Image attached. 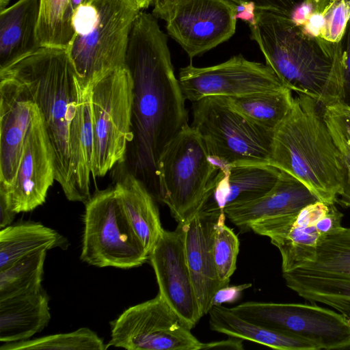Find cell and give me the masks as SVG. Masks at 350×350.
<instances>
[{"label":"cell","mask_w":350,"mask_h":350,"mask_svg":"<svg viewBox=\"0 0 350 350\" xmlns=\"http://www.w3.org/2000/svg\"><path fill=\"white\" fill-rule=\"evenodd\" d=\"M125 66L133 83L129 172L158 199L159 160L189 124L186 99L174 75L167 36L153 14L140 11L135 19Z\"/></svg>","instance_id":"6da1fadb"},{"label":"cell","mask_w":350,"mask_h":350,"mask_svg":"<svg viewBox=\"0 0 350 350\" xmlns=\"http://www.w3.org/2000/svg\"><path fill=\"white\" fill-rule=\"evenodd\" d=\"M0 76L18 80L38 106L51 148L55 179L67 199L86 203L90 198V174L80 144L84 87L66 49L41 47L0 70Z\"/></svg>","instance_id":"7a4b0ae2"},{"label":"cell","mask_w":350,"mask_h":350,"mask_svg":"<svg viewBox=\"0 0 350 350\" xmlns=\"http://www.w3.org/2000/svg\"><path fill=\"white\" fill-rule=\"evenodd\" d=\"M249 26L266 64L286 88L323 109L341 100L342 41L310 36L291 16L271 11L253 10Z\"/></svg>","instance_id":"3957f363"},{"label":"cell","mask_w":350,"mask_h":350,"mask_svg":"<svg viewBox=\"0 0 350 350\" xmlns=\"http://www.w3.org/2000/svg\"><path fill=\"white\" fill-rule=\"evenodd\" d=\"M313 98L297 94L273 133L269 164L305 184L320 201L335 204L342 192L340 151Z\"/></svg>","instance_id":"277c9868"},{"label":"cell","mask_w":350,"mask_h":350,"mask_svg":"<svg viewBox=\"0 0 350 350\" xmlns=\"http://www.w3.org/2000/svg\"><path fill=\"white\" fill-rule=\"evenodd\" d=\"M139 12L130 0H85L74 12V35L66 51L84 88L125 66L130 31Z\"/></svg>","instance_id":"5b68a950"},{"label":"cell","mask_w":350,"mask_h":350,"mask_svg":"<svg viewBox=\"0 0 350 350\" xmlns=\"http://www.w3.org/2000/svg\"><path fill=\"white\" fill-rule=\"evenodd\" d=\"M219 166L211 159L200 135L186 126L167 146L157 165L158 200L178 223L200 210L207 187Z\"/></svg>","instance_id":"8992f818"},{"label":"cell","mask_w":350,"mask_h":350,"mask_svg":"<svg viewBox=\"0 0 350 350\" xmlns=\"http://www.w3.org/2000/svg\"><path fill=\"white\" fill-rule=\"evenodd\" d=\"M190 126L219 166L269 164L274 131L240 114L226 96H207L193 103Z\"/></svg>","instance_id":"52a82bcc"},{"label":"cell","mask_w":350,"mask_h":350,"mask_svg":"<svg viewBox=\"0 0 350 350\" xmlns=\"http://www.w3.org/2000/svg\"><path fill=\"white\" fill-rule=\"evenodd\" d=\"M148 257L114 187L96 191L85 203L81 259L98 267L130 269L142 265Z\"/></svg>","instance_id":"ba28073f"},{"label":"cell","mask_w":350,"mask_h":350,"mask_svg":"<svg viewBox=\"0 0 350 350\" xmlns=\"http://www.w3.org/2000/svg\"><path fill=\"white\" fill-rule=\"evenodd\" d=\"M133 79L126 66L107 72L91 87L94 178L105 176L126 155L133 139Z\"/></svg>","instance_id":"9c48e42d"},{"label":"cell","mask_w":350,"mask_h":350,"mask_svg":"<svg viewBox=\"0 0 350 350\" xmlns=\"http://www.w3.org/2000/svg\"><path fill=\"white\" fill-rule=\"evenodd\" d=\"M152 14L166 23L167 33L193 57L234 33L237 5L228 0H152Z\"/></svg>","instance_id":"30bf717a"},{"label":"cell","mask_w":350,"mask_h":350,"mask_svg":"<svg viewBox=\"0 0 350 350\" xmlns=\"http://www.w3.org/2000/svg\"><path fill=\"white\" fill-rule=\"evenodd\" d=\"M342 217L335 204L317 200L297 213L256 221L250 231L270 239L280 252L286 272L314 262L319 244L342 228Z\"/></svg>","instance_id":"8fae6325"},{"label":"cell","mask_w":350,"mask_h":350,"mask_svg":"<svg viewBox=\"0 0 350 350\" xmlns=\"http://www.w3.org/2000/svg\"><path fill=\"white\" fill-rule=\"evenodd\" d=\"M231 310L246 321L306 339L318 350L350 349V323L342 313L317 305L260 301Z\"/></svg>","instance_id":"7c38bea8"},{"label":"cell","mask_w":350,"mask_h":350,"mask_svg":"<svg viewBox=\"0 0 350 350\" xmlns=\"http://www.w3.org/2000/svg\"><path fill=\"white\" fill-rule=\"evenodd\" d=\"M107 347L128 350H200L203 342L158 293L131 306L111 323Z\"/></svg>","instance_id":"4fadbf2b"},{"label":"cell","mask_w":350,"mask_h":350,"mask_svg":"<svg viewBox=\"0 0 350 350\" xmlns=\"http://www.w3.org/2000/svg\"><path fill=\"white\" fill-rule=\"evenodd\" d=\"M178 81L185 99L192 103L207 96H239L286 87L267 64L242 55L208 67L189 64L180 68Z\"/></svg>","instance_id":"5bb4252c"},{"label":"cell","mask_w":350,"mask_h":350,"mask_svg":"<svg viewBox=\"0 0 350 350\" xmlns=\"http://www.w3.org/2000/svg\"><path fill=\"white\" fill-rule=\"evenodd\" d=\"M55 179L51 148L36 105L12 184L0 188V197L14 213L28 212L42 204Z\"/></svg>","instance_id":"9a60e30c"},{"label":"cell","mask_w":350,"mask_h":350,"mask_svg":"<svg viewBox=\"0 0 350 350\" xmlns=\"http://www.w3.org/2000/svg\"><path fill=\"white\" fill-rule=\"evenodd\" d=\"M159 294L191 329L202 317L187 265L184 228L163 230L149 254Z\"/></svg>","instance_id":"2e32d148"},{"label":"cell","mask_w":350,"mask_h":350,"mask_svg":"<svg viewBox=\"0 0 350 350\" xmlns=\"http://www.w3.org/2000/svg\"><path fill=\"white\" fill-rule=\"evenodd\" d=\"M0 188L14 180L36 104L18 80L0 76Z\"/></svg>","instance_id":"e0dca14e"},{"label":"cell","mask_w":350,"mask_h":350,"mask_svg":"<svg viewBox=\"0 0 350 350\" xmlns=\"http://www.w3.org/2000/svg\"><path fill=\"white\" fill-rule=\"evenodd\" d=\"M222 213L200 208L190 220L182 223L187 265L202 317L211 308L216 292L228 285L219 278L213 253L215 227Z\"/></svg>","instance_id":"ac0fdd59"},{"label":"cell","mask_w":350,"mask_h":350,"mask_svg":"<svg viewBox=\"0 0 350 350\" xmlns=\"http://www.w3.org/2000/svg\"><path fill=\"white\" fill-rule=\"evenodd\" d=\"M280 172L270 164L219 166L207 187L200 208L224 211L229 206L256 200L273 188Z\"/></svg>","instance_id":"d6986e66"},{"label":"cell","mask_w":350,"mask_h":350,"mask_svg":"<svg viewBox=\"0 0 350 350\" xmlns=\"http://www.w3.org/2000/svg\"><path fill=\"white\" fill-rule=\"evenodd\" d=\"M319 200L299 179L281 171L273 187L261 197L224 208L226 217L241 232L250 231L256 221L299 212L306 206Z\"/></svg>","instance_id":"ffe728a7"},{"label":"cell","mask_w":350,"mask_h":350,"mask_svg":"<svg viewBox=\"0 0 350 350\" xmlns=\"http://www.w3.org/2000/svg\"><path fill=\"white\" fill-rule=\"evenodd\" d=\"M40 0H18L0 14V70L42 46L37 38Z\"/></svg>","instance_id":"44dd1931"},{"label":"cell","mask_w":350,"mask_h":350,"mask_svg":"<svg viewBox=\"0 0 350 350\" xmlns=\"http://www.w3.org/2000/svg\"><path fill=\"white\" fill-rule=\"evenodd\" d=\"M113 187L130 226L149 255L163 230L154 196L130 172Z\"/></svg>","instance_id":"7402d4cb"},{"label":"cell","mask_w":350,"mask_h":350,"mask_svg":"<svg viewBox=\"0 0 350 350\" xmlns=\"http://www.w3.org/2000/svg\"><path fill=\"white\" fill-rule=\"evenodd\" d=\"M49 302L42 288L0 300V341H24L42 331L51 319Z\"/></svg>","instance_id":"603a6c76"},{"label":"cell","mask_w":350,"mask_h":350,"mask_svg":"<svg viewBox=\"0 0 350 350\" xmlns=\"http://www.w3.org/2000/svg\"><path fill=\"white\" fill-rule=\"evenodd\" d=\"M286 286L311 302H319L350 316V277L312 269L282 272Z\"/></svg>","instance_id":"cb8c5ba5"},{"label":"cell","mask_w":350,"mask_h":350,"mask_svg":"<svg viewBox=\"0 0 350 350\" xmlns=\"http://www.w3.org/2000/svg\"><path fill=\"white\" fill-rule=\"evenodd\" d=\"M208 314L210 329L228 336L280 350H318L306 339L246 321L221 305L213 306Z\"/></svg>","instance_id":"d4e9b609"},{"label":"cell","mask_w":350,"mask_h":350,"mask_svg":"<svg viewBox=\"0 0 350 350\" xmlns=\"http://www.w3.org/2000/svg\"><path fill=\"white\" fill-rule=\"evenodd\" d=\"M62 246L66 247V239L40 223L10 225L0 231V270L33 253Z\"/></svg>","instance_id":"484cf974"},{"label":"cell","mask_w":350,"mask_h":350,"mask_svg":"<svg viewBox=\"0 0 350 350\" xmlns=\"http://www.w3.org/2000/svg\"><path fill=\"white\" fill-rule=\"evenodd\" d=\"M226 99L232 108L252 122L275 131L289 113L294 97L292 91L285 87Z\"/></svg>","instance_id":"4316f807"},{"label":"cell","mask_w":350,"mask_h":350,"mask_svg":"<svg viewBox=\"0 0 350 350\" xmlns=\"http://www.w3.org/2000/svg\"><path fill=\"white\" fill-rule=\"evenodd\" d=\"M72 15L69 0H40L36 32L40 46L66 49L74 35Z\"/></svg>","instance_id":"83f0119b"},{"label":"cell","mask_w":350,"mask_h":350,"mask_svg":"<svg viewBox=\"0 0 350 350\" xmlns=\"http://www.w3.org/2000/svg\"><path fill=\"white\" fill-rule=\"evenodd\" d=\"M46 251L28 255L0 270V300L42 288Z\"/></svg>","instance_id":"f1b7e54d"},{"label":"cell","mask_w":350,"mask_h":350,"mask_svg":"<svg viewBox=\"0 0 350 350\" xmlns=\"http://www.w3.org/2000/svg\"><path fill=\"white\" fill-rule=\"evenodd\" d=\"M107 349V345L97 334L87 327H81L69 333L7 342L0 347L1 350H105Z\"/></svg>","instance_id":"f546056e"},{"label":"cell","mask_w":350,"mask_h":350,"mask_svg":"<svg viewBox=\"0 0 350 350\" xmlns=\"http://www.w3.org/2000/svg\"><path fill=\"white\" fill-rule=\"evenodd\" d=\"M302 268L350 277V228L342 227L325 237L318 245L315 261Z\"/></svg>","instance_id":"4dcf8cb0"},{"label":"cell","mask_w":350,"mask_h":350,"mask_svg":"<svg viewBox=\"0 0 350 350\" xmlns=\"http://www.w3.org/2000/svg\"><path fill=\"white\" fill-rule=\"evenodd\" d=\"M226 215L222 213L215 227L213 253L219 278L229 284L230 278L237 268L239 241L235 233L225 224Z\"/></svg>","instance_id":"1f68e13d"},{"label":"cell","mask_w":350,"mask_h":350,"mask_svg":"<svg viewBox=\"0 0 350 350\" xmlns=\"http://www.w3.org/2000/svg\"><path fill=\"white\" fill-rule=\"evenodd\" d=\"M321 16L319 37L332 43L341 42L350 21V0H329Z\"/></svg>","instance_id":"d6a6232c"},{"label":"cell","mask_w":350,"mask_h":350,"mask_svg":"<svg viewBox=\"0 0 350 350\" xmlns=\"http://www.w3.org/2000/svg\"><path fill=\"white\" fill-rule=\"evenodd\" d=\"M324 118L332 138L337 146L343 167L342 192L336 202L350 208V139L346 137L328 118Z\"/></svg>","instance_id":"836d02e7"},{"label":"cell","mask_w":350,"mask_h":350,"mask_svg":"<svg viewBox=\"0 0 350 350\" xmlns=\"http://www.w3.org/2000/svg\"><path fill=\"white\" fill-rule=\"evenodd\" d=\"M241 6L250 5L254 10L278 12L292 16L297 4L295 0H228Z\"/></svg>","instance_id":"e575fe53"},{"label":"cell","mask_w":350,"mask_h":350,"mask_svg":"<svg viewBox=\"0 0 350 350\" xmlns=\"http://www.w3.org/2000/svg\"><path fill=\"white\" fill-rule=\"evenodd\" d=\"M323 116L350 139V105L338 101L323 108Z\"/></svg>","instance_id":"d590c367"},{"label":"cell","mask_w":350,"mask_h":350,"mask_svg":"<svg viewBox=\"0 0 350 350\" xmlns=\"http://www.w3.org/2000/svg\"><path fill=\"white\" fill-rule=\"evenodd\" d=\"M345 46L342 55V94L340 102L350 105V21L346 31Z\"/></svg>","instance_id":"8d00e7d4"},{"label":"cell","mask_w":350,"mask_h":350,"mask_svg":"<svg viewBox=\"0 0 350 350\" xmlns=\"http://www.w3.org/2000/svg\"><path fill=\"white\" fill-rule=\"evenodd\" d=\"M252 284L245 283L239 285L225 286L219 288L215 294L211 308L214 306H220L224 303H234L241 297V293L250 288Z\"/></svg>","instance_id":"74e56055"},{"label":"cell","mask_w":350,"mask_h":350,"mask_svg":"<svg viewBox=\"0 0 350 350\" xmlns=\"http://www.w3.org/2000/svg\"><path fill=\"white\" fill-rule=\"evenodd\" d=\"M243 340L229 336V339L213 341L210 342H203L202 349H232L241 350L243 349Z\"/></svg>","instance_id":"f35d334b"},{"label":"cell","mask_w":350,"mask_h":350,"mask_svg":"<svg viewBox=\"0 0 350 350\" xmlns=\"http://www.w3.org/2000/svg\"><path fill=\"white\" fill-rule=\"evenodd\" d=\"M312 13V8L304 1L300 5H297L291 18L297 25H302Z\"/></svg>","instance_id":"ab89813d"},{"label":"cell","mask_w":350,"mask_h":350,"mask_svg":"<svg viewBox=\"0 0 350 350\" xmlns=\"http://www.w3.org/2000/svg\"><path fill=\"white\" fill-rule=\"evenodd\" d=\"M0 228L1 229L11 225L16 213L8 207L1 197H0Z\"/></svg>","instance_id":"60d3db41"},{"label":"cell","mask_w":350,"mask_h":350,"mask_svg":"<svg viewBox=\"0 0 350 350\" xmlns=\"http://www.w3.org/2000/svg\"><path fill=\"white\" fill-rule=\"evenodd\" d=\"M329 0H304L313 10V13L321 14L327 4Z\"/></svg>","instance_id":"b9f144b4"},{"label":"cell","mask_w":350,"mask_h":350,"mask_svg":"<svg viewBox=\"0 0 350 350\" xmlns=\"http://www.w3.org/2000/svg\"><path fill=\"white\" fill-rule=\"evenodd\" d=\"M136 7L141 10L148 8L151 3L152 0H130Z\"/></svg>","instance_id":"7bdbcfd3"},{"label":"cell","mask_w":350,"mask_h":350,"mask_svg":"<svg viewBox=\"0 0 350 350\" xmlns=\"http://www.w3.org/2000/svg\"><path fill=\"white\" fill-rule=\"evenodd\" d=\"M70 8L74 13V12L81 5L83 4L85 0H69Z\"/></svg>","instance_id":"ee69618b"}]
</instances>
